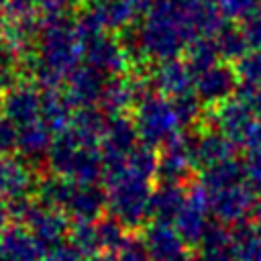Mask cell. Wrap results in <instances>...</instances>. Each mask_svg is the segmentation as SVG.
Wrapping results in <instances>:
<instances>
[{
    "label": "cell",
    "instance_id": "6da1fadb",
    "mask_svg": "<svg viewBox=\"0 0 261 261\" xmlns=\"http://www.w3.org/2000/svg\"><path fill=\"white\" fill-rule=\"evenodd\" d=\"M159 155L153 147L141 143L124 161L108 165L104 173L106 210L124 228H141L149 220L153 179L157 177Z\"/></svg>",
    "mask_w": 261,
    "mask_h": 261
},
{
    "label": "cell",
    "instance_id": "7a4b0ae2",
    "mask_svg": "<svg viewBox=\"0 0 261 261\" xmlns=\"http://www.w3.org/2000/svg\"><path fill=\"white\" fill-rule=\"evenodd\" d=\"M35 198L45 206L61 210L71 222L98 220L108 206L104 186L73 181L55 173L39 179Z\"/></svg>",
    "mask_w": 261,
    "mask_h": 261
},
{
    "label": "cell",
    "instance_id": "3957f363",
    "mask_svg": "<svg viewBox=\"0 0 261 261\" xmlns=\"http://www.w3.org/2000/svg\"><path fill=\"white\" fill-rule=\"evenodd\" d=\"M47 165L51 173L84 184H100L106 173V163L100 147L82 145L63 130L55 135Z\"/></svg>",
    "mask_w": 261,
    "mask_h": 261
},
{
    "label": "cell",
    "instance_id": "277c9868",
    "mask_svg": "<svg viewBox=\"0 0 261 261\" xmlns=\"http://www.w3.org/2000/svg\"><path fill=\"white\" fill-rule=\"evenodd\" d=\"M133 120L141 143L153 149H161L186 133L173 108V102L163 96H145L137 104Z\"/></svg>",
    "mask_w": 261,
    "mask_h": 261
},
{
    "label": "cell",
    "instance_id": "5b68a950",
    "mask_svg": "<svg viewBox=\"0 0 261 261\" xmlns=\"http://www.w3.org/2000/svg\"><path fill=\"white\" fill-rule=\"evenodd\" d=\"M206 192V190H204ZM212 218L220 224H241L247 222L249 216H253L259 194L249 186V181H237L218 190L206 192Z\"/></svg>",
    "mask_w": 261,
    "mask_h": 261
},
{
    "label": "cell",
    "instance_id": "8992f818",
    "mask_svg": "<svg viewBox=\"0 0 261 261\" xmlns=\"http://www.w3.org/2000/svg\"><path fill=\"white\" fill-rule=\"evenodd\" d=\"M210 226H212V212H210L208 196L200 184L198 186L194 184L188 190V198H186L177 218L173 220V228L177 230V234L184 239V243L190 249L192 247L196 249L204 241Z\"/></svg>",
    "mask_w": 261,
    "mask_h": 261
},
{
    "label": "cell",
    "instance_id": "52a82bcc",
    "mask_svg": "<svg viewBox=\"0 0 261 261\" xmlns=\"http://www.w3.org/2000/svg\"><path fill=\"white\" fill-rule=\"evenodd\" d=\"M198 171L194 151H192V137L186 133L161 147L159 161H157V179L159 184H173L186 186L194 179Z\"/></svg>",
    "mask_w": 261,
    "mask_h": 261
},
{
    "label": "cell",
    "instance_id": "ba28073f",
    "mask_svg": "<svg viewBox=\"0 0 261 261\" xmlns=\"http://www.w3.org/2000/svg\"><path fill=\"white\" fill-rule=\"evenodd\" d=\"M139 145H141V139L133 118H128L126 114L108 116V122L100 141V151L106 167L124 161Z\"/></svg>",
    "mask_w": 261,
    "mask_h": 261
},
{
    "label": "cell",
    "instance_id": "9c48e42d",
    "mask_svg": "<svg viewBox=\"0 0 261 261\" xmlns=\"http://www.w3.org/2000/svg\"><path fill=\"white\" fill-rule=\"evenodd\" d=\"M33 167L18 155H0V200L12 202L37 190Z\"/></svg>",
    "mask_w": 261,
    "mask_h": 261
},
{
    "label": "cell",
    "instance_id": "30bf717a",
    "mask_svg": "<svg viewBox=\"0 0 261 261\" xmlns=\"http://www.w3.org/2000/svg\"><path fill=\"white\" fill-rule=\"evenodd\" d=\"M53 143H55V133L43 120H35L31 124L18 128L16 153L31 167H39V165L49 163Z\"/></svg>",
    "mask_w": 261,
    "mask_h": 261
},
{
    "label": "cell",
    "instance_id": "8fae6325",
    "mask_svg": "<svg viewBox=\"0 0 261 261\" xmlns=\"http://www.w3.org/2000/svg\"><path fill=\"white\" fill-rule=\"evenodd\" d=\"M43 94L33 86H16L2 100V114L16 128L27 126L35 120H41Z\"/></svg>",
    "mask_w": 261,
    "mask_h": 261
},
{
    "label": "cell",
    "instance_id": "7c38bea8",
    "mask_svg": "<svg viewBox=\"0 0 261 261\" xmlns=\"http://www.w3.org/2000/svg\"><path fill=\"white\" fill-rule=\"evenodd\" d=\"M192 151H194L198 171L237 157V145L230 143L220 130L208 128V126L202 133L192 137Z\"/></svg>",
    "mask_w": 261,
    "mask_h": 261
},
{
    "label": "cell",
    "instance_id": "4fadbf2b",
    "mask_svg": "<svg viewBox=\"0 0 261 261\" xmlns=\"http://www.w3.org/2000/svg\"><path fill=\"white\" fill-rule=\"evenodd\" d=\"M2 261H43L45 251L22 224H10L0 237Z\"/></svg>",
    "mask_w": 261,
    "mask_h": 261
},
{
    "label": "cell",
    "instance_id": "5bb4252c",
    "mask_svg": "<svg viewBox=\"0 0 261 261\" xmlns=\"http://www.w3.org/2000/svg\"><path fill=\"white\" fill-rule=\"evenodd\" d=\"M237 88V77L226 65H212L196 82V96L206 104H224Z\"/></svg>",
    "mask_w": 261,
    "mask_h": 261
},
{
    "label": "cell",
    "instance_id": "9a60e30c",
    "mask_svg": "<svg viewBox=\"0 0 261 261\" xmlns=\"http://www.w3.org/2000/svg\"><path fill=\"white\" fill-rule=\"evenodd\" d=\"M104 88H106L104 73H100L94 67H86V69H77L71 75L65 96L73 108L75 106L77 108H90V106L100 102Z\"/></svg>",
    "mask_w": 261,
    "mask_h": 261
},
{
    "label": "cell",
    "instance_id": "2e32d148",
    "mask_svg": "<svg viewBox=\"0 0 261 261\" xmlns=\"http://www.w3.org/2000/svg\"><path fill=\"white\" fill-rule=\"evenodd\" d=\"M186 186H173V184H159L153 190L151 206H149V220L159 224H173L177 218L186 198H188Z\"/></svg>",
    "mask_w": 261,
    "mask_h": 261
},
{
    "label": "cell",
    "instance_id": "e0dca14e",
    "mask_svg": "<svg viewBox=\"0 0 261 261\" xmlns=\"http://www.w3.org/2000/svg\"><path fill=\"white\" fill-rule=\"evenodd\" d=\"M234 261H261V222L247 220L230 230Z\"/></svg>",
    "mask_w": 261,
    "mask_h": 261
},
{
    "label": "cell",
    "instance_id": "ac0fdd59",
    "mask_svg": "<svg viewBox=\"0 0 261 261\" xmlns=\"http://www.w3.org/2000/svg\"><path fill=\"white\" fill-rule=\"evenodd\" d=\"M155 88L161 94H167L171 98L190 94L192 86V71L181 63H165L155 73Z\"/></svg>",
    "mask_w": 261,
    "mask_h": 261
},
{
    "label": "cell",
    "instance_id": "d6986e66",
    "mask_svg": "<svg viewBox=\"0 0 261 261\" xmlns=\"http://www.w3.org/2000/svg\"><path fill=\"white\" fill-rule=\"evenodd\" d=\"M67 243L84 259L94 257L98 253H104L102 241H100V232H98V226H96V220H92V222H73L71 224V230H69V237H67Z\"/></svg>",
    "mask_w": 261,
    "mask_h": 261
},
{
    "label": "cell",
    "instance_id": "ffe728a7",
    "mask_svg": "<svg viewBox=\"0 0 261 261\" xmlns=\"http://www.w3.org/2000/svg\"><path fill=\"white\" fill-rule=\"evenodd\" d=\"M114 255H116V261H151L149 247H147L143 234H137V232L126 234L124 243L120 245V249Z\"/></svg>",
    "mask_w": 261,
    "mask_h": 261
},
{
    "label": "cell",
    "instance_id": "44dd1931",
    "mask_svg": "<svg viewBox=\"0 0 261 261\" xmlns=\"http://www.w3.org/2000/svg\"><path fill=\"white\" fill-rule=\"evenodd\" d=\"M243 163H245V175L249 186L261 196V147L247 151Z\"/></svg>",
    "mask_w": 261,
    "mask_h": 261
},
{
    "label": "cell",
    "instance_id": "7402d4cb",
    "mask_svg": "<svg viewBox=\"0 0 261 261\" xmlns=\"http://www.w3.org/2000/svg\"><path fill=\"white\" fill-rule=\"evenodd\" d=\"M16 143H18V128L2 116L0 118V155H12V151H16Z\"/></svg>",
    "mask_w": 261,
    "mask_h": 261
},
{
    "label": "cell",
    "instance_id": "603a6c76",
    "mask_svg": "<svg viewBox=\"0 0 261 261\" xmlns=\"http://www.w3.org/2000/svg\"><path fill=\"white\" fill-rule=\"evenodd\" d=\"M239 98L243 102H247L253 108L255 116L261 120V84H245V88L241 90Z\"/></svg>",
    "mask_w": 261,
    "mask_h": 261
},
{
    "label": "cell",
    "instance_id": "cb8c5ba5",
    "mask_svg": "<svg viewBox=\"0 0 261 261\" xmlns=\"http://www.w3.org/2000/svg\"><path fill=\"white\" fill-rule=\"evenodd\" d=\"M43 261H86L69 243H63L59 247H55L53 251L45 253Z\"/></svg>",
    "mask_w": 261,
    "mask_h": 261
},
{
    "label": "cell",
    "instance_id": "d4e9b609",
    "mask_svg": "<svg viewBox=\"0 0 261 261\" xmlns=\"http://www.w3.org/2000/svg\"><path fill=\"white\" fill-rule=\"evenodd\" d=\"M151 261H198V257L188 247V249H181L177 253H171V255H165V257H157V259H151Z\"/></svg>",
    "mask_w": 261,
    "mask_h": 261
},
{
    "label": "cell",
    "instance_id": "484cf974",
    "mask_svg": "<svg viewBox=\"0 0 261 261\" xmlns=\"http://www.w3.org/2000/svg\"><path fill=\"white\" fill-rule=\"evenodd\" d=\"M86 261H116V255L114 253H98L94 257H88Z\"/></svg>",
    "mask_w": 261,
    "mask_h": 261
}]
</instances>
